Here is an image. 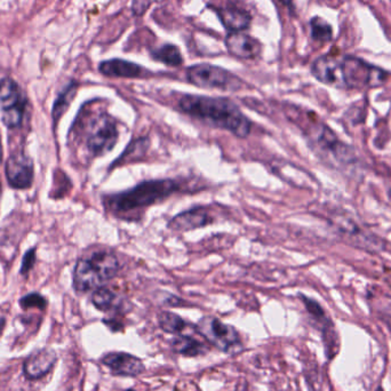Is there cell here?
<instances>
[{"instance_id": "cell-5", "label": "cell", "mask_w": 391, "mask_h": 391, "mask_svg": "<svg viewBox=\"0 0 391 391\" xmlns=\"http://www.w3.org/2000/svg\"><path fill=\"white\" fill-rule=\"evenodd\" d=\"M187 78L190 84L202 89L236 92L243 87V80L236 74L208 63L191 65L188 68Z\"/></svg>"}, {"instance_id": "cell-32", "label": "cell", "mask_w": 391, "mask_h": 391, "mask_svg": "<svg viewBox=\"0 0 391 391\" xmlns=\"http://www.w3.org/2000/svg\"><path fill=\"white\" fill-rule=\"evenodd\" d=\"M390 316H391V312H390Z\"/></svg>"}, {"instance_id": "cell-16", "label": "cell", "mask_w": 391, "mask_h": 391, "mask_svg": "<svg viewBox=\"0 0 391 391\" xmlns=\"http://www.w3.org/2000/svg\"><path fill=\"white\" fill-rule=\"evenodd\" d=\"M98 70L108 77L140 78L143 76L142 67L137 63L125 61V60L113 59L104 61L98 67Z\"/></svg>"}, {"instance_id": "cell-21", "label": "cell", "mask_w": 391, "mask_h": 391, "mask_svg": "<svg viewBox=\"0 0 391 391\" xmlns=\"http://www.w3.org/2000/svg\"><path fill=\"white\" fill-rule=\"evenodd\" d=\"M152 55L156 61H159L164 64L171 65V67H178L183 62L181 52L174 45H163L162 47L152 51Z\"/></svg>"}, {"instance_id": "cell-9", "label": "cell", "mask_w": 391, "mask_h": 391, "mask_svg": "<svg viewBox=\"0 0 391 391\" xmlns=\"http://www.w3.org/2000/svg\"><path fill=\"white\" fill-rule=\"evenodd\" d=\"M26 104L27 98L14 80L11 78L0 80V111L1 120L7 128H15L21 125Z\"/></svg>"}, {"instance_id": "cell-7", "label": "cell", "mask_w": 391, "mask_h": 391, "mask_svg": "<svg viewBox=\"0 0 391 391\" xmlns=\"http://www.w3.org/2000/svg\"><path fill=\"white\" fill-rule=\"evenodd\" d=\"M342 69L346 89H375L382 86L388 78L385 70L368 64L358 57H344Z\"/></svg>"}, {"instance_id": "cell-10", "label": "cell", "mask_w": 391, "mask_h": 391, "mask_svg": "<svg viewBox=\"0 0 391 391\" xmlns=\"http://www.w3.org/2000/svg\"><path fill=\"white\" fill-rule=\"evenodd\" d=\"M6 176L13 188H29L33 181V160L22 152L11 154L6 164Z\"/></svg>"}, {"instance_id": "cell-1", "label": "cell", "mask_w": 391, "mask_h": 391, "mask_svg": "<svg viewBox=\"0 0 391 391\" xmlns=\"http://www.w3.org/2000/svg\"><path fill=\"white\" fill-rule=\"evenodd\" d=\"M182 113L214 128L228 130L240 139L251 133V122L239 108L227 98L202 95H184L178 101Z\"/></svg>"}, {"instance_id": "cell-13", "label": "cell", "mask_w": 391, "mask_h": 391, "mask_svg": "<svg viewBox=\"0 0 391 391\" xmlns=\"http://www.w3.org/2000/svg\"><path fill=\"white\" fill-rule=\"evenodd\" d=\"M212 222H213V217H210L208 210L203 206H199L175 215L169 221L167 227L173 232H186L203 228Z\"/></svg>"}, {"instance_id": "cell-17", "label": "cell", "mask_w": 391, "mask_h": 391, "mask_svg": "<svg viewBox=\"0 0 391 391\" xmlns=\"http://www.w3.org/2000/svg\"><path fill=\"white\" fill-rule=\"evenodd\" d=\"M215 12L225 29L230 30L232 33H242V30L247 29L252 20L249 12L237 7H225L215 9Z\"/></svg>"}, {"instance_id": "cell-2", "label": "cell", "mask_w": 391, "mask_h": 391, "mask_svg": "<svg viewBox=\"0 0 391 391\" xmlns=\"http://www.w3.org/2000/svg\"><path fill=\"white\" fill-rule=\"evenodd\" d=\"M180 184L171 178L152 180L137 184L122 193L104 197V208L115 217H126L130 213L163 202L173 193H178Z\"/></svg>"}, {"instance_id": "cell-31", "label": "cell", "mask_w": 391, "mask_h": 391, "mask_svg": "<svg viewBox=\"0 0 391 391\" xmlns=\"http://www.w3.org/2000/svg\"><path fill=\"white\" fill-rule=\"evenodd\" d=\"M126 391H134V390H132V389H128V390H126Z\"/></svg>"}, {"instance_id": "cell-3", "label": "cell", "mask_w": 391, "mask_h": 391, "mask_svg": "<svg viewBox=\"0 0 391 391\" xmlns=\"http://www.w3.org/2000/svg\"><path fill=\"white\" fill-rule=\"evenodd\" d=\"M290 120L297 124L303 130L305 137L314 152H317L322 157L329 160L331 163L338 165H349L353 162V152L341 142V140L335 135L327 125L318 120L312 113H302L295 107H288L286 109Z\"/></svg>"}, {"instance_id": "cell-28", "label": "cell", "mask_w": 391, "mask_h": 391, "mask_svg": "<svg viewBox=\"0 0 391 391\" xmlns=\"http://www.w3.org/2000/svg\"><path fill=\"white\" fill-rule=\"evenodd\" d=\"M4 327H5V319L0 318V334L3 332Z\"/></svg>"}, {"instance_id": "cell-29", "label": "cell", "mask_w": 391, "mask_h": 391, "mask_svg": "<svg viewBox=\"0 0 391 391\" xmlns=\"http://www.w3.org/2000/svg\"><path fill=\"white\" fill-rule=\"evenodd\" d=\"M1 156H3V152H1V144H0V163H1Z\"/></svg>"}, {"instance_id": "cell-12", "label": "cell", "mask_w": 391, "mask_h": 391, "mask_svg": "<svg viewBox=\"0 0 391 391\" xmlns=\"http://www.w3.org/2000/svg\"><path fill=\"white\" fill-rule=\"evenodd\" d=\"M101 362L111 370L113 375L137 377L145 370L141 359L126 353H107L102 357Z\"/></svg>"}, {"instance_id": "cell-8", "label": "cell", "mask_w": 391, "mask_h": 391, "mask_svg": "<svg viewBox=\"0 0 391 391\" xmlns=\"http://www.w3.org/2000/svg\"><path fill=\"white\" fill-rule=\"evenodd\" d=\"M196 331L212 346L227 353H236L243 349L239 333L232 326L215 317H204L196 325Z\"/></svg>"}, {"instance_id": "cell-6", "label": "cell", "mask_w": 391, "mask_h": 391, "mask_svg": "<svg viewBox=\"0 0 391 391\" xmlns=\"http://www.w3.org/2000/svg\"><path fill=\"white\" fill-rule=\"evenodd\" d=\"M118 139L116 119L108 113H100L92 122H89L86 132V147L94 157H101L111 152Z\"/></svg>"}, {"instance_id": "cell-27", "label": "cell", "mask_w": 391, "mask_h": 391, "mask_svg": "<svg viewBox=\"0 0 391 391\" xmlns=\"http://www.w3.org/2000/svg\"><path fill=\"white\" fill-rule=\"evenodd\" d=\"M35 259H36L35 258V249H30L29 252L24 255L23 262H22V273H27L33 268Z\"/></svg>"}, {"instance_id": "cell-4", "label": "cell", "mask_w": 391, "mask_h": 391, "mask_svg": "<svg viewBox=\"0 0 391 391\" xmlns=\"http://www.w3.org/2000/svg\"><path fill=\"white\" fill-rule=\"evenodd\" d=\"M119 261L110 252H98L78 261L74 271V288L77 292H89L102 288L116 277Z\"/></svg>"}, {"instance_id": "cell-30", "label": "cell", "mask_w": 391, "mask_h": 391, "mask_svg": "<svg viewBox=\"0 0 391 391\" xmlns=\"http://www.w3.org/2000/svg\"><path fill=\"white\" fill-rule=\"evenodd\" d=\"M377 391H383V389L381 388V387H379V388H378V390Z\"/></svg>"}, {"instance_id": "cell-18", "label": "cell", "mask_w": 391, "mask_h": 391, "mask_svg": "<svg viewBox=\"0 0 391 391\" xmlns=\"http://www.w3.org/2000/svg\"><path fill=\"white\" fill-rule=\"evenodd\" d=\"M171 344L175 353L188 356V357L203 356L208 351V347L204 344L191 338L189 335H178L176 338L173 339Z\"/></svg>"}, {"instance_id": "cell-22", "label": "cell", "mask_w": 391, "mask_h": 391, "mask_svg": "<svg viewBox=\"0 0 391 391\" xmlns=\"http://www.w3.org/2000/svg\"><path fill=\"white\" fill-rule=\"evenodd\" d=\"M77 92V84L72 83L67 89L60 94L57 98V102L54 104L53 108V120L54 123L59 122V119L61 118L63 113H65V110L68 109L69 106L74 100V95Z\"/></svg>"}, {"instance_id": "cell-24", "label": "cell", "mask_w": 391, "mask_h": 391, "mask_svg": "<svg viewBox=\"0 0 391 391\" xmlns=\"http://www.w3.org/2000/svg\"><path fill=\"white\" fill-rule=\"evenodd\" d=\"M148 147V139L135 140V141H133V142L128 145L126 150H125L124 154H122V156L118 158L115 165L128 163V160L137 159V158L142 157L143 154L147 152Z\"/></svg>"}, {"instance_id": "cell-23", "label": "cell", "mask_w": 391, "mask_h": 391, "mask_svg": "<svg viewBox=\"0 0 391 391\" xmlns=\"http://www.w3.org/2000/svg\"><path fill=\"white\" fill-rule=\"evenodd\" d=\"M310 27H312V39L316 42L324 44V42H329L332 39V27L323 18H318V16L312 18L310 21Z\"/></svg>"}, {"instance_id": "cell-26", "label": "cell", "mask_w": 391, "mask_h": 391, "mask_svg": "<svg viewBox=\"0 0 391 391\" xmlns=\"http://www.w3.org/2000/svg\"><path fill=\"white\" fill-rule=\"evenodd\" d=\"M150 5H152V0H133L132 12L135 16H142L148 11Z\"/></svg>"}, {"instance_id": "cell-20", "label": "cell", "mask_w": 391, "mask_h": 391, "mask_svg": "<svg viewBox=\"0 0 391 391\" xmlns=\"http://www.w3.org/2000/svg\"><path fill=\"white\" fill-rule=\"evenodd\" d=\"M158 324L163 331L171 334L182 335V333L190 329V327H193L178 314L169 312H160L158 314Z\"/></svg>"}, {"instance_id": "cell-15", "label": "cell", "mask_w": 391, "mask_h": 391, "mask_svg": "<svg viewBox=\"0 0 391 391\" xmlns=\"http://www.w3.org/2000/svg\"><path fill=\"white\" fill-rule=\"evenodd\" d=\"M225 46L228 48L229 53L243 60L258 57L262 50L260 42L242 33H229V36L225 38Z\"/></svg>"}, {"instance_id": "cell-11", "label": "cell", "mask_w": 391, "mask_h": 391, "mask_svg": "<svg viewBox=\"0 0 391 391\" xmlns=\"http://www.w3.org/2000/svg\"><path fill=\"white\" fill-rule=\"evenodd\" d=\"M312 72L320 83L336 89H346L342 62L334 57L329 55L320 57L312 64Z\"/></svg>"}, {"instance_id": "cell-19", "label": "cell", "mask_w": 391, "mask_h": 391, "mask_svg": "<svg viewBox=\"0 0 391 391\" xmlns=\"http://www.w3.org/2000/svg\"><path fill=\"white\" fill-rule=\"evenodd\" d=\"M92 302L100 312H118L123 309L122 300L109 288H100L95 290L92 295Z\"/></svg>"}, {"instance_id": "cell-25", "label": "cell", "mask_w": 391, "mask_h": 391, "mask_svg": "<svg viewBox=\"0 0 391 391\" xmlns=\"http://www.w3.org/2000/svg\"><path fill=\"white\" fill-rule=\"evenodd\" d=\"M20 305H21L22 308L24 309H45V307H46V300H45L40 294L31 293L22 298L21 301H20Z\"/></svg>"}, {"instance_id": "cell-14", "label": "cell", "mask_w": 391, "mask_h": 391, "mask_svg": "<svg viewBox=\"0 0 391 391\" xmlns=\"http://www.w3.org/2000/svg\"><path fill=\"white\" fill-rule=\"evenodd\" d=\"M57 362V353L52 348H42L31 353L24 362L23 370L26 377L36 380L44 377L53 368Z\"/></svg>"}]
</instances>
